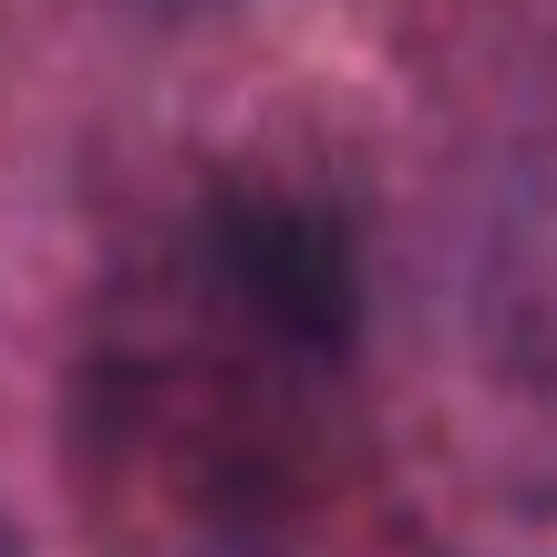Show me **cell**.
I'll return each mask as SVG.
<instances>
[{"label":"cell","instance_id":"6da1fadb","mask_svg":"<svg viewBox=\"0 0 557 557\" xmlns=\"http://www.w3.org/2000/svg\"><path fill=\"white\" fill-rule=\"evenodd\" d=\"M218 269L238 278V299L299 351H341L361 310L351 238L299 197H218Z\"/></svg>","mask_w":557,"mask_h":557}]
</instances>
